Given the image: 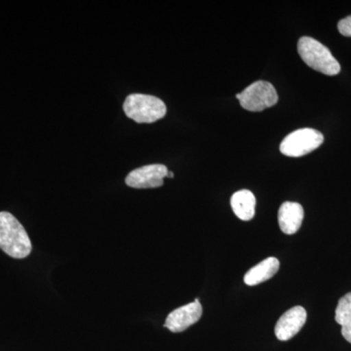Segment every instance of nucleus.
Instances as JSON below:
<instances>
[{
  "label": "nucleus",
  "mask_w": 351,
  "mask_h": 351,
  "mask_svg": "<svg viewBox=\"0 0 351 351\" xmlns=\"http://www.w3.org/2000/svg\"><path fill=\"white\" fill-rule=\"evenodd\" d=\"M0 249L14 258H27L32 250L24 226L8 212H0Z\"/></svg>",
  "instance_id": "obj_1"
},
{
  "label": "nucleus",
  "mask_w": 351,
  "mask_h": 351,
  "mask_svg": "<svg viewBox=\"0 0 351 351\" xmlns=\"http://www.w3.org/2000/svg\"><path fill=\"white\" fill-rule=\"evenodd\" d=\"M298 52L309 68L323 75H336L341 71V64L332 56L331 51L316 39L308 36L300 38Z\"/></svg>",
  "instance_id": "obj_2"
},
{
  "label": "nucleus",
  "mask_w": 351,
  "mask_h": 351,
  "mask_svg": "<svg viewBox=\"0 0 351 351\" xmlns=\"http://www.w3.org/2000/svg\"><path fill=\"white\" fill-rule=\"evenodd\" d=\"M123 110L127 117L137 123H154L165 117L167 108L157 97L131 94L124 101Z\"/></svg>",
  "instance_id": "obj_3"
},
{
  "label": "nucleus",
  "mask_w": 351,
  "mask_h": 351,
  "mask_svg": "<svg viewBox=\"0 0 351 351\" xmlns=\"http://www.w3.org/2000/svg\"><path fill=\"white\" fill-rule=\"evenodd\" d=\"M237 99L245 110L258 112L276 106L278 94L271 83L260 80L252 83L241 93L237 94Z\"/></svg>",
  "instance_id": "obj_4"
},
{
  "label": "nucleus",
  "mask_w": 351,
  "mask_h": 351,
  "mask_svg": "<svg viewBox=\"0 0 351 351\" xmlns=\"http://www.w3.org/2000/svg\"><path fill=\"white\" fill-rule=\"evenodd\" d=\"M324 142V136L315 129L304 128L289 134L280 144L284 156L301 157L315 151Z\"/></svg>",
  "instance_id": "obj_5"
},
{
  "label": "nucleus",
  "mask_w": 351,
  "mask_h": 351,
  "mask_svg": "<svg viewBox=\"0 0 351 351\" xmlns=\"http://www.w3.org/2000/svg\"><path fill=\"white\" fill-rule=\"evenodd\" d=\"M167 173V167L163 164H152L132 171L125 182L133 189H156L163 186Z\"/></svg>",
  "instance_id": "obj_6"
},
{
  "label": "nucleus",
  "mask_w": 351,
  "mask_h": 351,
  "mask_svg": "<svg viewBox=\"0 0 351 351\" xmlns=\"http://www.w3.org/2000/svg\"><path fill=\"white\" fill-rule=\"evenodd\" d=\"M202 313V306L199 300L196 299L195 302L172 311L166 318L164 327L167 328L172 332L186 331L188 328L199 321Z\"/></svg>",
  "instance_id": "obj_7"
},
{
  "label": "nucleus",
  "mask_w": 351,
  "mask_h": 351,
  "mask_svg": "<svg viewBox=\"0 0 351 351\" xmlns=\"http://www.w3.org/2000/svg\"><path fill=\"white\" fill-rule=\"evenodd\" d=\"M306 309L302 306H294L289 309L277 321L274 329L276 338L282 341L294 338L306 324Z\"/></svg>",
  "instance_id": "obj_8"
},
{
  "label": "nucleus",
  "mask_w": 351,
  "mask_h": 351,
  "mask_svg": "<svg viewBox=\"0 0 351 351\" xmlns=\"http://www.w3.org/2000/svg\"><path fill=\"white\" fill-rule=\"evenodd\" d=\"M304 217V208L300 203L289 201L284 202L278 211V223L281 232L285 234H295L301 228Z\"/></svg>",
  "instance_id": "obj_9"
},
{
  "label": "nucleus",
  "mask_w": 351,
  "mask_h": 351,
  "mask_svg": "<svg viewBox=\"0 0 351 351\" xmlns=\"http://www.w3.org/2000/svg\"><path fill=\"white\" fill-rule=\"evenodd\" d=\"M280 267V263L276 258L269 257L263 262L252 267L244 276V282L248 286L258 285V284L269 280L277 274Z\"/></svg>",
  "instance_id": "obj_10"
},
{
  "label": "nucleus",
  "mask_w": 351,
  "mask_h": 351,
  "mask_svg": "<svg viewBox=\"0 0 351 351\" xmlns=\"http://www.w3.org/2000/svg\"><path fill=\"white\" fill-rule=\"evenodd\" d=\"M232 211L242 221H248L255 216L256 197L247 189L237 191L232 196L230 199Z\"/></svg>",
  "instance_id": "obj_11"
},
{
  "label": "nucleus",
  "mask_w": 351,
  "mask_h": 351,
  "mask_svg": "<svg viewBox=\"0 0 351 351\" xmlns=\"http://www.w3.org/2000/svg\"><path fill=\"white\" fill-rule=\"evenodd\" d=\"M335 320L341 325L343 338L351 343V292L339 299Z\"/></svg>",
  "instance_id": "obj_12"
},
{
  "label": "nucleus",
  "mask_w": 351,
  "mask_h": 351,
  "mask_svg": "<svg viewBox=\"0 0 351 351\" xmlns=\"http://www.w3.org/2000/svg\"><path fill=\"white\" fill-rule=\"evenodd\" d=\"M338 29L343 36L351 38V16H348L345 19L339 21Z\"/></svg>",
  "instance_id": "obj_13"
},
{
  "label": "nucleus",
  "mask_w": 351,
  "mask_h": 351,
  "mask_svg": "<svg viewBox=\"0 0 351 351\" xmlns=\"http://www.w3.org/2000/svg\"><path fill=\"white\" fill-rule=\"evenodd\" d=\"M167 178H174V173L170 172V171H168Z\"/></svg>",
  "instance_id": "obj_14"
}]
</instances>
